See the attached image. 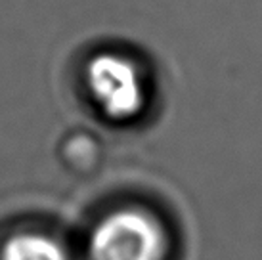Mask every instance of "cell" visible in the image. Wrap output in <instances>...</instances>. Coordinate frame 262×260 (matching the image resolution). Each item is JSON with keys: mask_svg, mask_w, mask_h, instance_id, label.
Instances as JSON below:
<instances>
[{"mask_svg": "<svg viewBox=\"0 0 262 260\" xmlns=\"http://www.w3.org/2000/svg\"><path fill=\"white\" fill-rule=\"evenodd\" d=\"M59 151L66 168H71L75 172H88L96 166L102 149L94 134L84 130H75L63 136Z\"/></svg>", "mask_w": 262, "mask_h": 260, "instance_id": "277c9868", "label": "cell"}, {"mask_svg": "<svg viewBox=\"0 0 262 260\" xmlns=\"http://www.w3.org/2000/svg\"><path fill=\"white\" fill-rule=\"evenodd\" d=\"M79 260H184V237L163 203L140 193L100 201L75 230Z\"/></svg>", "mask_w": 262, "mask_h": 260, "instance_id": "6da1fadb", "label": "cell"}, {"mask_svg": "<svg viewBox=\"0 0 262 260\" xmlns=\"http://www.w3.org/2000/svg\"><path fill=\"white\" fill-rule=\"evenodd\" d=\"M0 260H79L75 231L46 220H25L0 235Z\"/></svg>", "mask_w": 262, "mask_h": 260, "instance_id": "3957f363", "label": "cell"}, {"mask_svg": "<svg viewBox=\"0 0 262 260\" xmlns=\"http://www.w3.org/2000/svg\"><path fill=\"white\" fill-rule=\"evenodd\" d=\"M75 86L82 107L110 128H138L151 119L157 105L151 63L123 44L88 48L77 61Z\"/></svg>", "mask_w": 262, "mask_h": 260, "instance_id": "7a4b0ae2", "label": "cell"}]
</instances>
